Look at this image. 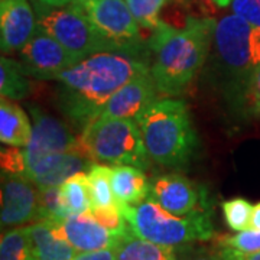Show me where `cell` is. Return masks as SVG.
Masks as SVG:
<instances>
[{
	"label": "cell",
	"mask_w": 260,
	"mask_h": 260,
	"mask_svg": "<svg viewBox=\"0 0 260 260\" xmlns=\"http://www.w3.org/2000/svg\"><path fill=\"white\" fill-rule=\"evenodd\" d=\"M81 140L95 160L148 169L150 156L133 119L95 117L83 127Z\"/></svg>",
	"instance_id": "cell-5"
},
{
	"label": "cell",
	"mask_w": 260,
	"mask_h": 260,
	"mask_svg": "<svg viewBox=\"0 0 260 260\" xmlns=\"http://www.w3.org/2000/svg\"><path fill=\"white\" fill-rule=\"evenodd\" d=\"M0 260H35L32 253L29 225L13 227L2 234Z\"/></svg>",
	"instance_id": "cell-24"
},
{
	"label": "cell",
	"mask_w": 260,
	"mask_h": 260,
	"mask_svg": "<svg viewBox=\"0 0 260 260\" xmlns=\"http://www.w3.org/2000/svg\"><path fill=\"white\" fill-rule=\"evenodd\" d=\"M188 260H224V257L220 254V251H218L217 254H203V256H198V257Z\"/></svg>",
	"instance_id": "cell-36"
},
{
	"label": "cell",
	"mask_w": 260,
	"mask_h": 260,
	"mask_svg": "<svg viewBox=\"0 0 260 260\" xmlns=\"http://www.w3.org/2000/svg\"><path fill=\"white\" fill-rule=\"evenodd\" d=\"M2 172L10 174H20L25 175V158H23V148L9 146L2 149Z\"/></svg>",
	"instance_id": "cell-29"
},
{
	"label": "cell",
	"mask_w": 260,
	"mask_h": 260,
	"mask_svg": "<svg viewBox=\"0 0 260 260\" xmlns=\"http://www.w3.org/2000/svg\"><path fill=\"white\" fill-rule=\"evenodd\" d=\"M246 103L249 113L260 117V65L253 71L246 83Z\"/></svg>",
	"instance_id": "cell-30"
},
{
	"label": "cell",
	"mask_w": 260,
	"mask_h": 260,
	"mask_svg": "<svg viewBox=\"0 0 260 260\" xmlns=\"http://www.w3.org/2000/svg\"><path fill=\"white\" fill-rule=\"evenodd\" d=\"M83 6L97 30L119 51L130 52L142 44L139 23L126 0H88Z\"/></svg>",
	"instance_id": "cell-9"
},
{
	"label": "cell",
	"mask_w": 260,
	"mask_h": 260,
	"mask_svg": "<svg viewBox=\"0 0 260 260\" xmlns=\"http://www.w3.org/2000/svg\"><path fill=\"white\" fill-rule=\"evenodd\" d=\"M29 236L35 260H74L78 253L54 221L38 220L32 223Z\"/></svg>",
	"instance_id": "cell-17"
},
{
	"label": "cell",
	"mask_w": 260,
	"mask_h": 260,
	"mask_svg": "<svg viewBox=\"0 0 260 260\" xmlns=\"http://www.w3.org/2000/svg\"><path fill=\"white\" fill-rule=\"evenodd\" d=\"M87 174H88L93 207L107 208V207H113V205H120L113 192L112 168L94 164Z\"/></svg>",
	"instance_id": "cell-23"
},
{
	"label": "cell",
	"mask_w": 260,
	"mask_h": 260,
	"mask_svg": "<svg viewBox=\"0 0 260 260\" xmlns=\"http://www.w3.org/2000/svg\"><path fill=\"white\" fill-rule=\"evenodd\" d=\"M32 136V124L26 113L9 99L0 102V140L3 145L25 148Z\"/></svg>",
	"instance_id": "cell-19"
},
{
	"label": "cell",
	"mask_w": 260,
	"mask_h": 260,
	"mask_svg": "<svg viewBox=\"0 0 260 260\" xmlns=\"http://www.w3.org/2000/svg\"><path fill=\"white\" fill-rule=\"evenodd\" d=\"M39 188L20 174L2 172V227H20L38 221Z\"/></svg>",
	"instance_id": "cell-11"
},
{
	"label": "cell",
	"mask_w": 260,
	"mask_h": 260,
	"mask_svg": "<svg viewBox=\"0 0 260 260\" xmlns=\"http://www.w3.org/2000/svg\"><path fill=\"white\" fill-rule=\"evenodd\" d=\"M213 19L186 18L184 26L160 20L152 30L149 48L153 52L150 74L160 94L178 95L203 68L214 38Z\"/></svg>",
	"instance_id": "cell-2"
},
{
	"label": "cell",
	"mask_w": 260,
	"mask_h": 260,
	"mask_svg": "<svg viewBox=\"0 0 260 260\" xmlns=\"http://www.w3.org/2000/svg\"><path fill=\"white\" fill-rule=\"evenodd\" d=\"M130 230L145 240L165 247H179L214 237L210 211L200 210L188 215L169 213L164 207L146 198L138 204L120 205Z\"/></svg>",
	"instance_id": "cell-4"
},
{
	"label": "cell",
	"mask_w": 260,
	"mask_h": 260,
	"mask_svg": "<svg viewBox=\"0 0 260 260\" xmlns=\"http://www.w3.org/2000/svg\"><path fill=\"white\" fill-rule=\"evenodd\" d=\"M112 186L120 205L138 204L148 198L150 191V182L142 169L130 165L112 168Z\"/></svg>",
	"instance_id": "cell-18"
},
{
	"label": "cell",
	"mask_w": 260,
	"mask_h": 260,
	"mask_svg": "<svg viewBox=\"0 0 260 260\" xmlns=\"http://www.w3.org/2000/svg\"><path fill=\"white\" fill-rule=\"evenodd\" d=\"M20 59L26 74L38 80H56L61 73L81 61L38 26L28 44L22 48Z\"/></svg>",
	"instance_id": "cell-10"
},
{
	"label": "cell",
	"mask_w": 260,
	"mask_h": 260,
	"mask_svg": "<svg viewBox=\"0 0 260 260\" xmlns=\"http://www.w3.org/2000/svg\"><path fill=\"white\" fill-rule=\"evenodd\" d=\"M94 164L95 159L87 148L77 149L39 160L35 167L29 169L25 177L29 178L38 188L61 186L75 174L90 171Z\"/></svg>",
	"instance_id": "cell-15"
},
{
	"label": "cell",
	"mask_w": 260,
	"mask_h": 260,
	"mask_svg": "<svg viewBox=\"0 0 260 260\" xmlns=\"http://www.w3.org/2000/svg\"><path fill=\"white\" fill-rule=\"evenodd\" d=\"M34 2L42 3L45 6H51V8H61V6H67L70 3H80V5H84L88 0H34Z\"/></svg>",
	"instance_id": "cell-34"
},
{
	"label": "cell",
	"mask_w": 260,
	"mask_h": 260,
	"mask_svg": "<svg viewBox=\"0 0 260 260\" xmlns=\"http://www.w3.org/2000/svg\"><path fill=\"white\" fill-rule=\"evenodd\" d=\"M224 220L234 232H244L250 229L253 205L244 198H232L221 204Z\"/></svg>",
	"instance_id": "cell-27"
},
{
	"label": "cell",
	"mask_w": 260,
	"mask_h": 260,
	"mask_svg": "<svg viewBox=\"0 0 260 260\" xmlns=\"http://www.w3.org/2000/svg\"><path fill=\"white\" fill-rule=\"evenodd\" d=\"M250 229H253V230H260V203L253 205Z\"/></svg>",
	"instance_id": "cell-35"
},
{
	"label": "cell",
	"mask_w": 260,
	"mask_h": 260,
	"mask_svg": "<svg viewBox=\"0 0 260 260\" xmlns=\"http://www.w3.org/2000/svg\"><path fill=\"white\" fill-rule=\"evenodd\" d=\"M153 162L165 168L184 167L198 146L197 132L184 102L160 99L135 119Z\"/></svg>",
	"instance_id": "cell-3"
},
{
	"label": "cell",
	"mask_w": 260,
	"mask_h": 260,
	"mask_svg": "<svg viewBox=\"0 0 260 260\" xmlns=\"http://www.w3.org/2000/svg\"><path fill=\"white\" fill-rule=\"evenodd\" d=\"M32 3L38 28L55 38L78 58L84 59L99 52L119 51L97 30L83 5L70 3L61 8H51L34 0Z\"/></svg>",
	"instance_id": "cell-6"
},
{
	"label": "cell",
	"mask_w": 260,
	"mask_h": 260,
	"mask_svg": "<svg viewBox=\"0 0 260 260\" xmlns=\"http://www.w3.org/2000/svg\"><path fill=\"white\" fill-rule=\"evenodd\" d=\"M117 257V246L103 250L78 251L74 260H116Z\"/></svg>",
	"instance_id": "cell-32"
},
{
	"label": "cell",
	"mask_w": 260,
	"mask_h": 260,
	"mask_svg": "<svg viewBox=\"0 0 260 260\" xmlns=\"http://www.w3.org/2000/svg\"><path fill=\"white\" fill-rule=\"evenodd\" d=\"M29 110L34 124H32L30 140L23 148L25 175L39 160L51 155L85 148L81 136L77 138L75 135H73L64 121L48 114L47 112L41 110L35 106H32Z\"/></svg>",
	"instance_id": "cell-8"
},
{
	"label": "cell",
	"mask_w": 260,
	"mask_h": 260,
	"mask_svg": "<svg viewBox=\"0 0 260 260\" xmlns=\"http://www.w3.org/2000/svg\"><path fill=\"white\" fill-rule=\"evenodd\" d=\"M130 12L139 26L146 30H155L160 23V10L167 0H126Z\"/></svg>",
	"instance_id": "cell-26"
},
{
	"label": "cell",
	"mask_w": 260,
	"mask_h": 260,
	"mask_svg": "<svg viewBox=\"0 0 260 260\" xmlns=\"http://www.w3.org/2000/svg\"><path fill=\"white\" fill-rule=\"evenodd\" d=\"M233 13L260 26V0H233Z\"/></svg>",
	"instance_id": "cell-31"
},
{
	"label": "cell",
	"mask_w": 260,
	"mask_h": 260,
	"mask_svg": "<svg viewBox=\"0 0 260 260\" xmlns=\"http://www.w3.org/2000/svg\"><path fill=\"white\" fill-rule=\"evenodd\" d=\"M64 237L73 244L77 251H94L116 247L123 236L103 225L94 218L90 211L83 214H73L58 223Z\"/></svg>",
	"instance_id": "cell-16"
},
{
	"label": "cell",
	"mask_w": 260,
	"mask_h": 260,
	"mask_svg": "<svg viewBox=\"0 0 260 260\" xmlns=\"http://www.w3.org/2000/svg\"><path fill=\"white\" fill-rule=\"evenodd\" d=\"M116 260H177L172 247L145 240L130 230L117 244Z\"/></svg>",
	"instance_id": "cell-20"
},
{
	"label": "cell",
	"mask_w": 260,
	"mask_h": 260,
	"mask_svg": "<svg viewBox=\"0 0 260 260\" xmlns=\"http://www.w3.org/2000/svg\"><path fill=\"white\" fill-rule=\"evenodd\" d=\"M149 67L130 52L109 51L81 59L56 77L61 112L77 126L94 120L113 94Z\"/></svg>",
	"instance_id": "cell-1"
},
{
	"label": "cell",
	"mask_w": 260,
	"mask_h": 260,
	"mask_svg": "<svg viewBox=\"0 0 260 260\" xmlns=\"http://www.w3.org/2000/svg\"><path fill=\"white\" fill-rule=\"evenodd\" d=\"M70 214L65 208L59 186L39 188V213L38 220L61 223Z\"/></svg>",
	"instance_id": "cell-25"
},
{
	"label": "cell",
	"mask_w": 260,
	"mask_h": 260,
	"mask_svg": "<svg viewBox=\"0 0 260 260\" xmlns=\"http://www.w3.org/2000/svg\"><path fill=\"white\" fill-rule=\"evenodd\" d=\"M65 208L70 215L83 214L93 208L90 182L87 172H78L59 186Z\"/></svg>",
	"instance_id": "cell-22"
},
{
	"label": "cell",
	"mask_w": 260,
	"mask_h": 260,
	"mask_svg": "<svg viewBox=\"0 0 260 260\" xmlns=\"http://www.w3.org/2000/svg\"><path fill=\"white\" fill-rule=\"evenodd\" d=\"M215 55L227 73L244 78L260 65V26L233 13L215 22Z\"/></svg>",
	"instance_id": "cell-7"
},
{
	"label": "cell",
	"mask_w": 260,
	"mask_h": 260,
	"mask_svg": "<svg viewBox=\"0 0 260 260\" xmlns=\"http://www.w3.org/2000/svg\"><path fill=\"white\" fill-rule=\"evenodd\" d=\"M0 93L9 100L25 99L30 91L29 75L22 62L2 56L0 59Z\"/></svg>",
	"instance_id": "cell-21"
},
{
	"label": "cell",
	"mask_w": 260,
	"mask_h": 260,
	"mask_svg": "<svg viewBox=\"0 0 260 260\" xmlns=\"http://www.w3.org/2000/svg\"><path fill=\"white\" fill-rule=\"evenodd\" d=\"M218 247H230L243 253L260 251V230H244L237 232L234 236H221L217 240Z\"/></svg>",
	"instance_id": "cell-28"
},
{
	"label": "cell",
	"mask_w": 260,
	"mask_h": 260,
	"mask_svg": "<svg viewBox=\"0 0 260 260\" xmlns=\"http://www.w3.org/2000/svg\"><path fill=\"white\" fill-rule=\"evenodd\" d=\"M210 2H213L217 6H220V8H227L229 5H232L233 0H210Z\"/></svg>",
	"instance_id": "cell-37"
},
{
	"label": "cell",
	"mask_w": 260,
	"mask_h": 260,
	"mask_svg": "<svg viewBox=\"0 0 260 260\" xmlns=\"http://www.w3.org/2000/svg\"><path fill=\"white\" fill-rule=\"evenodd\" d=\"M158 94H160L158 85L149 70L132 78L113 94L97 117L136 119L152 103L159 100Z\"/></svg>",
	"instance_id": "cell-13"
},
{
	"label": "cell",
	"mask_w": 260,
	"mask_h": 260,
	"mask_svg": "<svg viewBox=\"0 0 260 260\" xmlns=\"http://www.w3.org/2000/svg\"><path fill=\"white\" fill-rule=\"evenodd\" d=\"M218 251L224 257V260H260V251L243 253V251L234 250L230 247H218Z\"/></svg>",
	"instance_id": "cell-33"
},
{
	"label": "cell",
	"mask_w": 260,
	"mask_h": 260,
	"mask_svg": "<svg viewBox=\"0 0 260 260\" xmlns=\"http://www.w3.org/2000/svg\"><path fill=\"white\" fill-rule=\"evenodd\" d=\"M37 30V15L29 0H0L2 51L20 52Z\"/></svg>",
	"instance_id": "cell-14"
},
{
	"label": "cell",
	"mask_w": 260,
	"mask_h": 260,
	"mask_svg": "<svg viewBox=\"0 0 260 260\" xmlns=\"http://www.w3.org/2000/svg\"><path fill=\"white\" fill-rule=\"evenodd\" d=\"M149 198L177 215H188L205 210L207 204L203 188L179 174H167L155 178L150 182Z\"/></svg>",
	"instance_id": "cell-12"
}]
</instances>
